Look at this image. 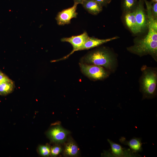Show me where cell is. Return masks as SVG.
I'll return each mask as SVG.
<instances>
[{"label":"cell","mask_w":157,"mask_h":157,"mask_svg":"<svg viewBox=\"0 0 157 157\" xmlns=\"http://www.w3.org/2000/svg\"><path fill=\"white\" fill-rule=\"evenodd\" d=\"M84 0H73L74 3L77 4H82Z\"/></svg>","instance_id":"22"},{"label":"cell","mask_w":157,"mask_h":157,"mask_svg":"<svg viewBox=\"0 0 157 157\" xmlns=\"http://www.w3.org/2000/svg\"><path fill=\"white\" fill-rule=\"evenodd\" d=\"M47 133L51 140L60 143L65 140L69 132L60 126H57L51 129Z\"/></svg>","instance_id":"9"},{"label":"cell","mask_w":157,"mask_h":157,"mask_svg":"<svg viewBox=\"0 0 157 157\" xmlns=\"http://www.w3.org/2000/svg\"><path fill=\"white\" fill-rule=\"evenodd\" d=\"M64 152L65 154L67 156H75L78 154L79 149L74 142L70 140L65 145Z\"/></svg>","instance_id":"14"},{"label":"cell","mask_w":157,"mask_h":157,"mask_svg":"<svg viewBox=\"0 0 157 157\" xmlns=\"http://www.w3.org/2000/svg\"><path fill=\"white\" fill-rule=\"evenodd\" d=\"M14 84L10 79L0 84V95H6L11 92L14 88Z\"/></svg>","instance_id":"16"},{"label":"cell","mask_w":157,"mask_h":157,"mask_svg":"<svg viewBox=\"0 0 157 157\" xmlns=\"http://www.w3.org/2000/svg\"><path fill=\"white\" fill-rule=\"evenodd\" d=\"M89 36L86 32H84L82 34L76 36H73L69 38H63L61 39L62 42H68L72 45L73 49L68 55L60 59H64L68 57L74 52L80 51L81 48L88 40Z\"/></svg>","instance_id":"6"},{"label":"cell","mask_w":157,"mask_h":157,"mask_svg":"<svg viewBox=\"0 0 157 157\" xmlns=\"http://www.w3.org/2000/svg\"><path fill=\"white\" fill-rule=\"evenodd\" d=\"M81 4L87 11L93 15L98 14L102 10L103 7L94 0H85Z\"/></svg>","instance_id":"12"},{"label":"cell","mask_w":157,"mask_h":157,"mask_svg":"<svg viewBox=\"0 0 157 157\" xmlns=\"http://www.w3.org/2000/svg\"><path fill=\"white\" fill-rule=\"evenodd\" d=\"M151 8L153 16L155 19L157 20V2L152 1Z\"/></svg>","instance_id":"18"},{"label":"cell","mask_w":157,"mask_h":157,"mask_svg":"<svg viewBox=\"0 0 157 157\" xmlns=\"http://www.w3.org/2000/svg\"><path fill=\"white\" fill-rule=\"evenodd\" d=\"M10 79L7 76L2 72L0 73V84Z\"/></svg>","instance_id":"20"},{"label":"cell","mask_w":157,"mask_h":157,"mask_svg":"<svg viewBox=\"0 0 157 157\" xmlns=\"http://www.w3.org/2000/svg\"><path fill=\"white\" fill-rule=\"evenodd\" d=\"M147 34L135 42L134 44L127 48L130 52L140 56L149 55L157 61V30L148 28Z\"/></svg>","instance_id":"1"},{"label":"cell","mask_w":157,"mask_h":157,"mask_svg":"<svg viewBox=\"0 0 157 157\" xmlns=\"http://www.w3.org/2000/svg\"><path fill=\"white\" fill-rule=\"evenodd\" d=\"M82 72L89 78L95 80H101L108 77L110 72L103 67L96 65L80 64Z\"/></svg>","instance_id":"4"},{"label":"cell","mask_w":157,"mask_h":157,"mask_svg":"<svg viewBox=\"0 0 157 157\" xmlns=\"http://www.w3.org/2000/svg\"><path fill=\"white\" fill-rule=\"evenodd\" d=\"M139 79V89L142 94V100L151 99L157 94V69L156 67L143 66Z\"/></svg>","instance_id":"3"},{"label":"cell","mask_w":157,"mask_h":157,"mask_svg":"<svg viewBox=\"0 0 157 157\" xmlns=\"http://www.w3.org/2000/svg\"><path fill=\"white\" fill-rule=\"evenodd\" d=\"M151 1L154 2H157V0H151Z\"/></svg>","instance_id":"23"},{"label":"cell","mask_w":157,"mask_h":157,"mask_svg":"<svg viewBox=\"0 0 157 157\" xmlns=\"http://www.w3.org/2000/svg\"><path fill=\"white\" fill-rule=\"evenodd\" d=\"M83 60L88 64L103 67L110 72L115 71L118 65L116 56L105 47L90 52L83 58Z\"/></svg>","instance_id":"2"},{"label":"cell","mask_w":157,"mask_h":157,"mask_svg":"<svg viewBox=\"0 0 157 157\" xmlns=\"http://www.w3.org/2000/svg\"><path fill=\"white\" fill-rule=\"evenodd\" d=\"M143 0H139L134 10L137 26L139 33L148 26L147 15L144 6Z\"/></svg>","instance_id":"7"},{"label":"cell","mask_w":157,"mask_h":157,"mask_svg":"<svg viewBox=\"0 0 157 157\" xmlns=\"http://www.w3.org/2000/svg\"><path fill=\"white\" fill-rule=\"evenodd\" d=\"M119 37L115 36L104 39H99L94 37H90L81 48L80 51L88 49L101 45L110 41L117 39Z\"/></svg>","instance_id":"11"},{"label":"cell","mask_w":157,"mask_h":157,"mask_svg":"<svg viewBox=\"0 0 157 157\" xmlns=\"http://www.w3.org/2000/svg\"><path fill=\"white\" fill-rule=\"evenodd\" d=\"M138 0H122V6L125 13L133 11L137 6Z\"/></svg>","instance_id":"15"},{"label":"cell","mask_w":157,"mask_h":157,"mask_svg":"<svg viewBox=\"0 0 157 157\" xmlns=\"http://www.w3.org/2000/svg\"><path fill=\"white\" fill-rule=\"evenodd\" d=\"M39 151L40 154L43 156H49L51 152L50 148L47 145H42L39 148Z\"/></svg>","instance_id":"17"},{"label":"cell","mask_w":157,"mask_h":157,"mask_svg":"<svg viewBox=\"0 0 157 157\" xmlns=\"http://www.w3.org/2000/svg\"><path fill=\"white\" fill-rule=\"evenodd\" d=\"M141 138L134 137L129 140H127L124 137H122L119 139L120 143L129 146L134 153L138 154L142 151V143Z\"/></svg>","instance_id":"10"},{"label":"cell","mask_w":157,"mask_h":157,"mask_svg":"<svg viewBox=\"0 0 157 157\" xmlns=\"http://www.w3.org/2000/svg\"><path fill=\"white\" fill-rule=\"evenodd\" d=\"M99 3L102 7L106 6L109 4L111 0H94Z\"/></svg>","instance_id":"21"},{"label":"cell","mask_w":157,"mask_h":157,"mask_svg":"<svg viewBox=\"0 0 157 157\" xmlns=\"http://www.w3.org/2000/svg\"><path fill=\"white\" fill-rule=\"evenodd\" d=\"M110 144V149L105 151L104 156L108 157H125L139 156L138 154L133 153L130 149L123 148L120 145L116 143L110 139L107 140Z\"/></svg>","instance_id":"5"},{"label":"cell","mask_w":157,"mask_h":157,"mask_svg":"<svg viewBox=\"0 0 157 157\" xmlns=\"http://www.w3.org/2000/svg\"><path fill=\"white\" fill-rule=\"evenodd\" d=\"M61 148L58 146L53 147L51 150V153L53 156H56L58 155L61 151Z\"/></svg>","instance_id":"19"},{"label":"cell","mask_w":157,"mask_h":157,"mask_svg":"<svg viewBox=\"0 0 157 157\" xmlns=\"http://www.w3.org/2000/svg\"><path fill=\"white\" fill-rule=\"evenodd\" d=\"M1 72L0 71V73H1Z\"/></svg>","instance_id":"24"},{"label":"cell","mask_w":157,"mask_h":157,"mask_svg":"<svg viewBox=\"0 0 157 157\" xmlns=\"http://www.w3.org/2000/svg\"><path fill=\"white\" fill-rule=\"evenodd\" d=\"M124 19L126 24L131 31L134 34L139 33L137 25L134 10L125 13Z\"/></svg>","instance_id":"13"},{"label":"cell","mask_w":157,"mask_h":157,"mask_svg":"<svg viewBox=\"0 0 157 157\" xmlns=\"http://www.w3.org/2000/svg\"><path fill=\"white\" fill-rule=\"evenodd\" d=\"M77 5L74 3L72 7L58 12L56 17L58 24L64 25L70 24L72 18H76L78 14L76 12Z\"/></svg>","instance_id":"8"}]
</instances>
